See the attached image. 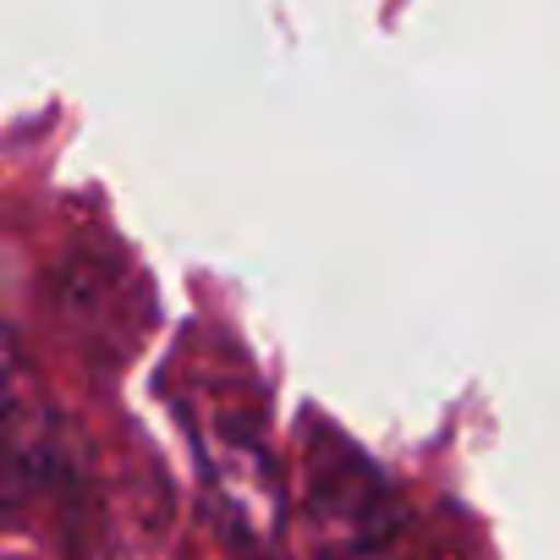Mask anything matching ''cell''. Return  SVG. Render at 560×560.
Listing matches in <instances>:
<instances>
[{
  "label": "cell",
  "instance_id": "6da1fadb",
  "mask_svg": "<svg viewBox=\"0 0 560 560\" xmlns=\"http://www.w3.org/2000/svg\"><path fill=\"white\" fill-rule=\"evenodd\" d=\"M198 472H203V505L214 527L236 549H275L287 527V478L275 467V451L264 445L258 423L247 412H209L198 423Z\"/></svg>",
  "mask_w": 560,
  "mask_h": 560
},
{
  "label": "cell",
  "instance_id": "7a4b0ae2",
  "mask_svg": "<svg viewBox=\"0 0 560 560\" xmlns=\"http://www.w3.org/2000/svg\"><path fill=\"white\" fill-rule=\"evenodd\" d=\"M308 478V522L325 549L369 555L396 538V494L385 489L380 467L336 434H314L303 445Z\"/></svg>",
  "mask_w": 560,
  "mask_h": 560
}]
</instances>
